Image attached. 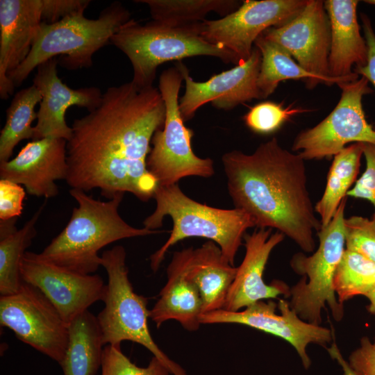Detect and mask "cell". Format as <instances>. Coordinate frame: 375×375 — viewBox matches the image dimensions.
Here are the masks:
<instances>
[{"label":"cell","instance_id":"obj_1","mask_svg":"<svg viewBox=\"0 0 375 375\" xmlns=\"http://www.w3.org/2000/svg\"><path fill=\"white\" fill-rule=\"evenodd\" d=\"M166 108L158 88L132 81L110 86L99 105L74 119L67 143L71 189H99L112 199L131 193L141 201L153 198L158 186L147 160L155 132L164 124Z\"/></svg>","mask_w":375,"mask_h":375},{"label":"cell","instance_id":"obj_2","mask_svg":"<svg viewBox=\"0 0 375 375\" xmlns=\"http://www.w3.org/2000/svg\"><path fill=\"white\" fill-rule=\"evenodd\" d=\"M229 194L258 228L276 229L303 251L315 249L321 228L308 190L305 160L281 146L278 139L261 143L250 154L222 156Z\"/></svg>","mask_w":375,"mask_h":375},{"label":"cell","instance_id":"obj_3","mask_svg":"<svg viewBox=\"0 0 375 375\" xmlns=\"http://www.w3.org/2000/svg\"><path fill=\"white\" fill-rule=\"evenodd\" d=\"M69 194L78 206L73 208L63 230L40 253L58 266L92 274L101 266L99 251L104 247L122 239L160 232L133 227L122 218L118 208L124 194H117L106 201L81 190L70 189Z\"/></svg>","mask_w":375,"mask_h":375},{"label":"cell","instance_id":"obj_4","mask_svg":"<svg viewBox=\"0 0 375 375\" xmlns=\"http://www.w3.org/2000/svg\"><path fill=\"white\" fill-rule=\"evenodd\" d=\"M153 198L156 207L143 222L144 227L153 231L161 227L165 217L173 222L170 235L150 257L151 269L156 272L169 248L185 238L198 237L216 243L224 257L234 265L235 256L247 229L255 226L244 210L221 209L197 202L179 188L178 184L158 185Z\"/></svg>","mask_w":375,"mask_h":375},{"label":"cell","instance_id":"obj_5","mask_svg":"<svg viewBox=\"0 0 375 375\" xmlns=\"http://www.w3.org/2000/svg\"><path fill=\"white\" fill-rule=\"evenodd\" d=\"M131 19L128 10L115 1L96 19L78 12L53 24L42 22L28 55L8 78L19 87L35 68L53 58L69 70L89 68L95 52L110 43L112 37Z\"/></svg>","mask_w":375,"mask_h":375},{"label":"cell","instance_id":"obj_6","mask_svg":"<svg viewBox=\"0 0 375 375\" xmlns=\"http://www.w3.org/2000/svg\"><path fill=\"white\" fill-rule=\"evenodd\" d=\"M202 28V22L152 19L142 24L131 18L112 37L110 43L129 59L133 69L131 81L139 88L153 86L158 67L168 61L206 56L224 63H239L232 53L206 41Z\"/></svg>","mask_w":375,"mask_h":375},{"label":"cell","instance_id":"obj_7","mask_svg":"<svg viewBox=\"0 0 375 375\" xmlns=\"http://www.w3.org/2000/svg\"><path fill=\"white\" fill-rule=\"evenodd\" d=\"M108 283L102 301L104 308L97 316L104 345H121L131 341L144 347L173 375H188L183 368L170 359L154 342L148 326V300L137 294L128 278L124 247L116 245L101 256Z\"/></svg>","mask_w":375,"mask_h":375},{"label":"cell","instance_id":"obj_8","mask_svg":"<svg viewBox=\"0 0 375 375\" xmlns=\"http://www.w3.org/2000/svg\"><path fill=\"white\" fill-rule=\"evenodd\" d=\"M347 199L340 204L330 222L317 233L319 245L310 256L299 253L290 265L303 277L290 289L288 301L300 318L321 325L322 312L326 306L335 320L344 316V307L338 300L333 278L345 251L344 211Z\"/></svg>","mask_w":375,"mask_h":375},{"label":"cell","instance_id":"obj_9","mask_svg":"<svg viewBox=\"0 0 375 375\" xmlns=\"http://www.w3.org/2000/svg\"><path fill=\"white\" fill-rule=\"evenodd\" d=\"M183 81L176 66L164 70L159 78L158 90L166 115L162 127L152 138L147 166L160 186L177 184L186 176L208 178L215 173L212 160L198 157L192 150L194 132L184 124L179 110L178 94Z\"/></svg>","mask_w":375,"mask_h":375},{"label":"cell","instance_id":"obj_10","mask_svg":"<svg viewBox=\"0 0 375 375\" xmlns=\"http://www.w3.org/2000/svg\"><path fill=\"white\" fill-rule=\"evenodd\" d=\"M340 99L333 110L315 126L300 132L294 140L292 150L306 160L334 156L349 143L375 145V129L365 117L362 106L365 95L373 90L363 76L338 85Z\"/></svg>","mask_w":375,"mask_h":375},{"label":"cell","instance_id":"obj_11","mask_svg":"<svg viewBox=\"0 0 375 375\" xmlns=\"http://www.w3.org/2000/svg\"><path fill=\"white\" fill-rule=\"evenodd\" d=\"M0 324L60 365L62 362L68 344V324L36 287L23 281L16 293L0 297Z\"/></svg>","mask_w":375,"mask_h":375},{"label":"cell","instance_id":"obj_12","mask_svg":"<svg viewBox=\"0 0 375 375\" xmlns=\"http://www.w3.org/2000/svg\"><path fill=\"white\" fill-rule=\"evenodd\" d=\"M308 0H244L231 14L202 22V37L232 53L238 62L247 60L256 40L267 29L284 25Z\"/></svg>","mask_w":375,"mask_h":375},{"label":"cell","instance_id":"obj_13","mask_svg":"<svg viewBox=\"0 0 375 375\" xmlns=\"http://www.w3.org/2000/svg\"><path fill=\"white\" fill-rule=\"evenodd\" d=\"M199 322L201 324H242L278 337L294 347L306 369L312 365L308 346L326 347L333 338L329 328L304 321L283 299L278 303L260 301L239 311L219 309L206 312L201 315Z\"/></svg>","mask_w":375,"mask_h":375},{"label":"cell","instance_id":"obj_14","mask_svg":"<svg viewBox=\"0 0 375 375\" xmlns=\"http://www.w3.org/2000/svg\"><path fill=\"white\" fill-rule=\"evenodd\" d=\"M262 35L285 49L301 67L321 78L327 85L359 78L357 74L344 78L330 75L331 28L323 1L308 0L291 20L281 26L271 27Z\"/></svg>","mask_w":375,"mask_h":375},{"label":"cell","instance_id":"obj_15","mask_svg":"<svg viewBox=\"0 0 375 375\" xmlns=\"http://www.w3.org/2000/svg\"><path fill=\"white\" fill-rule=\"evenodd\" d=\"M21 276L48 298L67 324L105 294L106 285L99 275L73 272L31 251L22 258Z\"/></svg>","mask_w":375,"mask_h":375},{"label":"cell","instance_id":"obj_16","mask_svg":"<svg viewBox=\"0 0 375 375\" xmlns=\"http://www.w3.org/2000/svg\"><path fill=\"white\" fill-rule=\"evenodd\" d=\"M261 59L259 49L254 47L247 60L203 82L195 81L186 66L178 62L176 67L185 84V92L179 99L184 122L192 119L201 106L209 102L215 108L227 110L252 99H262L258 87Z\"/></svg>","mask_w":375,"mask_h":375},{"label":"cell","instance_id":"obj_17","mask_svg":"<svg viewBox=\"0 0 375 375\" xmlns=\"http://www.w3.org/2000/svg\"><path fill=\"white\" fill-rule=\"evenodd\" d=\"M57 58H51L37 67L34 85L40 91L42 99L37 112L32 140L44 138H62L68 141L72 133L65 120L67 110L72 106L85 108L88 112L100 103L103 93L97 87L72 89L58 76Z\"/></svg>","mask_w":375,"mask_h":375},{"label":"cell","instance_id":"obj_18","mask_svg":"<svg viewBox=\"0 0 375 375\" xmlns=\"http://www.w3.org/2000/svg\"><path fill=\"white\" fill-rule=\"evenodd\" d=\"M67 143L51 137L28 142L14 158L0 163V178L24 185L31 195L57 196L55 181L65 180L67 175Z\"/></svg>","mask_w":375,"mask_h":375},{"label":"cell","instance_id":"obj_19","mask_svg":"<svg viewBox=\"0 0 375 375\" xmlns=\"http://www.w3.org/2000/svg\"><path fill=\"white\" fill-rule=\"evenodd\" d=\"M272 230L258 228L251 234L244 235L245 255L237 267L223 309L239 311L260 301L277 299L281 295L289 297L290 288L284 282L274 281L266 284L263 280L272 251L285 238L280 232L272 233Z\"/></svg>","mask_w":375,"mask_h":375},{"label":"cell","instance_id":"obj_20","mask_svg":"<svg viewBox=\"0 0 375 375\" xmlns=\"http://www.w3.org/2000/svg\"><path fill=\"white\" fill-rule=\"evenodd\" d=\"M42 23V0L0 1L1 99L13 94L8 74L28 55Z\"/></svg>","mask_w":375,"mask_h":375},{"label":"cell","instance_id":"obj_21","mask_svg":"<svg viewBox=\"0 0 375 375\" xmlns=\"http://www.w3.org/2000/svg\"><path fill=\"white\" fill-rule=\"evenodd\" d=\"M187 249L174 252L168 265L167 281L150 310L151 319L159 328L168 320H176L185 329L195 331L201 323L203 301L196 284L186 273Z\"/></svg>","mask_w":375,"mask_h":375},{"label":"cell","instance_id":"obj_22","mask_svg":"<svg viewBox=\"0 0 375 375\" xmlns=\"http://www.w3.org/2000/svg\"><path fill=\"white\" fill-rule=\"evenodd\" d=\"M356 0L324 1L331 28L328 58L330 75L344 78L355 75L353 67L365 65L367 47L360 31Z\"/></svg>","mask_w":375,"mask_h":375},{"label":"cell","instance_id":"obj_23","mask_svg":"<svg viewBox=\"0 0 375 375\" xmlns=\"http://www.w3.org/2000/svg\"><path fill=\"white\" fill-rule=\"evenodd\" d=\"M237 267L209 240L201 247L187 249L186 273L196 284L203 301V312L223 309Z\"/></svg>","mask_w":375,"mask_h":375},{"label":"cell","instance_id":"obj_24","mask_svg":"<svg viewBox=\"0 0 375 375\" xmlns=\"http://www.w3.org/2000/svg\"><path fill=\"white\" fill-rule=\"evenodd\" d=\"M69 339L60 367L63 375H96L104 348L97 319L88 310L68 324Z\"/></svg>","mask_w":375,"mask_h":375},{"label":"cell","instance_id":"obj_25","mask_svg":"<svg viewBox=\"0 0 375 375\" xmlns=\"http://www.w3.org/2000/svg\"><path fill=\"white\" fill-rule=\"evenodd\" d=\"M45 205L40 206L19 229L15 226L17 218L0 220L1 296L16 293L23 283L22 260L37 234L35 225Z\"/></svg>","mask_w":375,"mask_h":375},{"label":"cell","instance_id":"obj_26","mask_svg":"<svg viewBox=\"0 0 375 375\" xmlns=\"http://www.w3.org/2000/svg\"><path fill=\"white\" fill-rule=\"evenodd\" d=\"M362 156L363 143L361 142L351 144L333 156L324 193L315 206L321 226L330 222L356 181Z\"/></svg>","mask_w":375,"mask_h":375},{"label":"cell","instance_id":"obj_27","mask_svg":"<svg viewBox=\"0 0 375 375\" xmlns=\"http://www.w3.org/2000/svg\"><path fill=\"white\" fill-rule=\"evenodd\" d=\"M254 46L259 49L262 57L258 77L262 99L268 97L280 82L286 80H301L309 89L324 83L321 78L301 67L285 49L262 34L256 40Z\"/></svg>","mask_w":375,"mask_h":375},{"label":"cell","instance_id":"obj_28","mask_svg":"<svg viewBox=\"0 0 375 375\" xmlns=\"http://www.w3.org/2000/svg\"><path fill=\"white\" fill-rule=\"evenodd\" d=\"M42 96L32 85L17 92L6 110V120L0 135V163L10 160L15 147L34 135L33 122L37 119L35 108Z\"/></svg>","mask_w":375,"mask_h":375},{"label":"cell","instance_id":"obj_29","mask_svg":"<svg viewBox=\"0 0 375 375\" xmlns=\"http://www.w3.org/2000/svg\"><path fill=\"white\" fill-rule=\"evenodd\" d=\"M148 6L152 19L182 24L204 21L215 12L225 17L237 10L242 1L236 0H136Z\"/></svg>","mask_w":375,"mask_h":375},{"label":"cell","instance_id":"obj_30","mask_svg":"<svg viewBox=\"0 0 375 375\" xmlns=\"http://www.w3.org/2000/svg\"><path fill=\"white\" fill-rule=\"evenodd\" d=\"M375 287V262L345 249L336 269L333 288L340 304L352 298L365 296Z\"/></svg>","mask_w":375,"mask_h":375},{"label":"cell","instance_id":"obj_31","mask_svg":"<svg viewBox=\"0 0 375 375\" xmlns=\"http://www.w3.org/2000/svg\"><path fill=\"white\" fill-rule=\"evenodd\" d=\"M306 111L301 108L284 107L282 103L263 101L253 107L243 117L247 126L259 134H269L277 131L292 117Z\"/></svg>","mask_w":375,"mask_h":375},{"label":"cell","instance_id":"obj_32","mask_svg":"<svg viewBox=\"0 0 375 375\" xmlns=\"http://www.w3.org/2000/svg\"><path fill=\"white\" fill-rule=\"evenodd\" d=\"M101 375H169L168 369L153 356L147 367H141L123 353L121 345L104 346Z\"/></svg>","mask_w":375,"mask_h":375},{"label":"cell","instance_id":"obj_33","mask_svg":"<svg viewBox=\"0 0 375 375\" xmlns=\"http://www.w3.org/2000/svg\"><path fill=\"white\" fill-rule=\"evenodd\" d=\"M346 249L375 262V221L361 216L344 219Z\"/></svg>","mask_w":375,"mask_h":375},{"label":"cell","instance_id":"obj_34","mask_svg":"<svg viewBox=\"0 0 375 375\" xmlns=\"http://www.w3.org/2000/svg\"><path fill=\"white\" fill-rule=\"evenodd\" d=\"M365 169L347 193V197L369 201L374 206L372 217L375 221V145L363 143Z\"/></svg>","mask_w":375,"mask_h":375},{"label":"cell","instance_id":"obj_35","mask_svg":"<svg viewBox=\"0 0 375 375\" xmlns=\"http://www.w3.org/2000/svg\"><path fill=\"white\" fill-rule=\"evenodd\" d=\"M25 197V190L21 185L0 179V219L8 220L20 216Z\"/></svg>","mask_w":375,"mask_h":375},{"label":"cell","instance_id":"obj_36","mask_svg":"<svg viewBox=\"0 0 375 375\" xmlns=\"http://www.w3.org/2000/svg\"><path fill=\"white\" fill-rule=\"evenodd\" d=\"M90 0H42V22L53 24L72 14L84 12Z\"/></svg>","mask_w":375,"mask_h":375},{"label":"cell","instance_id":"obj_37","mask_svg":"<svg viewBox=\"0 0 375 375\" xmlns=\"http://www.w3.org/2000/svg\"><path fill=\"white\" fill-rule=\"evenodd\" d=\"M348 362L356 375H375V344L368 337L349 356Z\"/></svg>","mask_w":375,"mask_h":375},{"label":"cell","instance_id":"obj_38","mask_svg":"<svg viewBox=\"0 0 375 375\" xmlns=\"http://www.w3.org/2000/svg\"><path fill=\"white\" fill-rule=\"evenodd\" d=\"M360 17L367 47V59L365 65L354 68L353 72L365 77L375 88V32L369 17L365 13H361Z\"/></svg>","mask_w":375,"mask_h":375},{"label":"cell","instance_id":"obj_39","mask_svg":"<svg viewBox=\"0 0 375 375\" xmlns=\"http://www.w3.org/2000/svg\"><path fill=\"white\" fill-rule=\"evenodd\" d=\"M326 351L332 359L335 360L340 366L343 375H356L351 368L348 361L343 357L338 345L333 342Z\"/></svg>","mask_w":375,"mask_h":375},{"label":"cell","instance_id":"obj_40","mask_svg":"<svg viewBox=\"0 0 375 375\" xmlns=\"http://www.w3.org/2000/svg\"><path fill=\"white\" fill-rule=\"evenodd\" d=\"M369 301V306L368 307L369 311L375 315V287L369 290L365 295Z\"/></svg>","mask_w":375,"mask_h":375},{"label":"cell","instance_id":"obj_41","mask_svg":"<svg viewBox=\"0 0 375 375\" xmlns=\"http://www.w3.org/2000/svg\"><path fill=\"white\" fill-rule=\"evenodd\" d=\"M364 2L368 4L375 6V0H366V1H364Z\"/></svg>","mask_w":375,"mask_h":375},{"label":"cell","instance_id":"obj_42","mask_svg":"<svg viewBox=\"0 0 375 375\" xmlns=\"http://www.w3.org/2000/svg\"><path fill=\"white\" fill-rule=\"evenodd\" d=\"M374 344H375V342H374Z\"/></svg>","mask_w":375,"mask_h":375}]
</instances>
